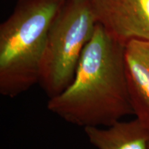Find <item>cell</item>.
<instances>
[{
    "mask_svg": "<svg viewBox=\"0 0 149 149\" xmlns=\"http://www.w3.org/2000/svg\"><path fill=\"white\" fill-rule=\"evenodd\" d=\"M88 140L98 149H148L149 128L137 117L107 127L84 128Z\"/></svg>",
    "mask_w": 149,
    "mask_h": 149,
    "instance_id": "cell-6",
    "label": "cell"
},
{
    "mask_svg": "<svg viewBox=\"0 0 149 149\" xmlns=\"http://www.w3.org/2000/svg\"><path fill=\"white\" fill-rule=\"evenodd\" d=\"M97 24L90 0H66L56 15L48 31L39 81L49 98L72 82Z\"/></svg>",
    "mask_w": 149,
    "mask_h": 149,
    "instance_id": "cell-3",
    "label": "cell"
},
{
    "mask_svg": "<svg viewBox=\"0 0 149 149\" xmlns=\"http://www.w3.org/2000/svg\"><path fill=\"white\" fill-rule=\"evenodd\" d=\"M125 46L97 24L72 82L49 98L48 111L84 128L107 127L133 114L126 75Z\"/></svg>",
    "mask_w": 149,
    "mask_h": 149,
    "instance_id": "cell-1",
    "label": "cell"
},
{
    "mask_svg": "<svg viewBox=\"0 0 149 149\" xmlns=\"http://www.w3.org/2000/svg\"><path fill=\"white\" fill-rule=\"evenodd\" d=\"M93 13L112 37L124 44L149 41V0H90Z\"/></svg>",
    "mask_w": 149,
    "mask_h": 149,
    "instance_id": "cell-4",
    "label": "cell"
},
{
    "mask_svg": "<svg viewBox=\"0 0 149 149\" xmlns=\"http://www.w3.org/2000/svg\"><path fill=\"white\" fill-rule=\"evenodd\" d=\"M66 0H18L0 25V93L13 98L40 81L48 31Z\"/></svg>",
    "mask_w": 149,
    "mask_h": 149,
    "instance_id": "cell-2",
    "label": "cell"
},
{
    "mask_svg": "<svg viewBox=\"0 0 149 149\" xmlns=\"http://www.w3.org/2000/svg\"><path fill=\"white\" fill-rule=\"evenodd\" d=\"M125 68L133 114L149 128V41L126 44Z\"/></svg>",
    "mask_w": 149,
    "mask_h": 149,
    "instance_id": "cell-5",
    "label": "cell"
},
{
    "mask_svg": "<svg viewBox=\"0 0 149 149\" xmlns=\"http://www.w3.org/2000/svg\"><path fill=\"white\" fill-rule=\"evenodd\" d=\"M148 149H149V148H148Z\"/></svg>",
    "mask_w": 149,
    "mask_h": 149,
    "instance_id": "cell-7",
    "label": "cell"
}]
</instances>
